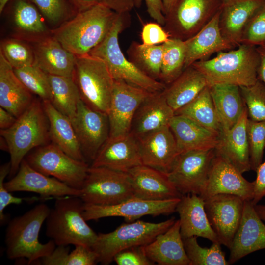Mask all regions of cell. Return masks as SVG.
Wrapping results in <instances>:
<instances>
[{
  "label": "cell",
  "mask_w": 265,
  "mask_h": 265,
  "mask_svg": "<svg viewBox=\"0 0 265 265\" xmlns=\"http://www.w3.org/2000/svg\"><path fill=\"white\" fill-rule=\"evenodd\" d=\"M120 15L97 3L53 30V38L76 56L88 54L108 35Z\"/></svg>",
  "instance_id": "1"
},
{
  "label": "cell",
  "mask_w": 265,
  "mask_h": 265,
  "mask_svg": "<svg viewBox=\"0 0 265 265\" xmlns=\"http://www.w3.org/2000/svg\"><path fill=\"white\" fill-rule=\"evenodd\" d=\"M260 56L256 46L241 44L237 49L221 51L211 59L193 65L205 77L209 87L219 84L249 86L258 80Z\"/></svg>",
  "instance_id": "2"
},
{
  "label": "cell",
  "mask_w": 265,
  "mask_h": 265,
  "mask_svg": "<svg viewBox=\"0 0 265 265\" xmlns=\"http://www.w3.org/2000/svg\"><path fill=\"white\" fill-rule=\"evenodd\" d=\"M50 209L45 203H40L9 221L4 238L9 259L26 258L30 264L53 252L56 246L53 240L42 244L38 239L40 229Z\"/></svg>",
  "instance_id": "3"
},
{
  "label": "cell",
  "mask_w": 265,
  "mask_h": 265,
  "mask_svg": "<svg viewBox=\"0 0 265 265\" xmlns=\"http://www.w3.org/2000/svg\"><path fill=\"white\" fill-rule=\"evenodd\" d=\"M0 132L8 146L9 175L12 177L26 155L34 148L47 144L50 139L49 120L42 102L34 99L10 127L0 129Z\"/></svg>",
  "instance_id": "4"
},
{
  "label": "cell",
  "mask_w": 265,
  "mask_h": 265,
  "mask_svg": "<svg viewBox=\"0 0 265 265\" xmlns=\"http://www.w3.org/2000/svg\"><path fill=\"white\" fill-rule=\"evenodd\" d=\"M84 203L79 196L56 198L46 219V235L56 246L91 247L98 237L83 216Z\"/></svg>",
  "instance_id": "5"
},
{
  "label": "cell",
  "mask_w": 265,
  "mask_h": 265,
  "mask_svg": "<svg viewBox=\"0 0 265 265\" xmlns=\"http://www.w3.org/2000/svg\"><path fill=\"white\" fill-rule=\"evenodd\" d=\"M129 13H120L116 23L105 38L88 53L106 64L114 80H123L152 93L163 91L166 85L147 76L123 54L118 37L128 26Z\"/></svg>",
  "instance_id": "6"
},
{
  "label": "cell",
  "mask_w": 265,
  "mask_h": 265,
  "mask_svg": "<svg viewBox=\"0 0 265 265\" xmlns=\"http://www.w3.org/2000/svg\"><path fill=\"white\" fill-rule=\"evenodd\" d=\"M175 221L174 218H171L159 223L137 220L123 224L111 232L99 233L91 248L98 255V263L107 265L120 251L150 243L159 234L169 229Z\"/></svg>",
  "instance_id": "7"
},
{
  "label": "cell",
  "mask_w": 265,
  "mask_h": 265,
  "mask_svg": "<svg viewBox=\"0 0 265 265\" xmlns=\"http://www.w3.org/2000/svg\"><path fill=\"white\" fill-rule=\"evenodd\" d=\"M73 78L82 100L91 108L107 114L114 80L105 62L88 53L76 56Z\"/></svg>",
  "instance_id": "8"
},
{
  "label": "cell",
  "mask_w": 265,
  "mask_h": 265,
  "mask_svg": "<svg viewBox=\"0 0 265 265\" xmlns=\"http://www.w3.org/2000/svg\"><path fill=\"white\" fill-rule=\"evenodd\" d=\"M24 159L39 172L80 190L89 168L86 161L71 157L53 143L36 148L29 152Z\"/></svg>",
  "instance_id": "9"
},
{
  "label": "cell",
  "mask_w": 265,
  "mask_h": 265,
  "mask_svg": "<svg viewBox=\"0 0 265 265\" xmlns=\"http://www.w3.org/2000/svg\"><path fill=\"white\" fill-rule=\"evenodd\" d=\"M80 196L85 204L111 205L134 197L127 173L90 166Z\"/></svg>",
  "instance_id": "10"
},
{
  "label": "cell",
  "mask_w": 265,
  "mask_h": 265,
  "mask_svg": "<svg viewBox=\"0 0 265 265\" xmlns=\"http://www.w3.org/2000/svg\"><path fill=\"white\" fill-rule=\"evenodd\" d=\"M222 0H179L165 15L170 38L186 41L197 33L219 11Z\"/></svg>",
  "instance_id": "11"
},
{
  "label": "cell",
  "mask_w": 265,
  "mask_h": 265,
  "mask_svg": "<svg viewBox=\"0 0 265 265\" xmlns=\"http://www.w3.org/2000/svg\"><path fill=\"white\" fill-rule=\"evenodd\" d=\"M215 155V149L181 153L166 174L182 195L200 196L205 187Z\"/></svg>",
  "instance_id": "12"
},
{
  "label": "cell",
  "mask_w": 265,
  "mask_h": 265,
  "mask_svg": "<svg viewBox=\"0 0 265 265\" xmlns=\"http://www.w3.org/2000/svg\"><path fill=\"white\" fill-rule=\"evenodd\" d=\"M181 198L164 200H148L132 197L111 205L84 203L83 216L87 221L107 217L118 216L132 222L145 215H169L176 212Z\"/></svg>",
  "instance_id": "13"
},
{
  "label": "cell",
  "mask_w": 265,
  "mask_h": 265,
  "mask_svg": "<svg viewBox=\"0 0 265 265\" xmlns=\"http://www.w3.org/2000/svg\"><path fill=\"white\" fill-rule=\"evenodd\" d=\"M71 121L84 160L92 162L109 136L107 114L91 108L81 99Z\"/></svg>",
  "instance_id": "14"
},
{
  "label": "cell",
  "mask_w": 265,
  "mask_h": 265,
  "mask_svg": "<svg viewBox=\"0 0 265 265\" xmlns=\"http://www.w3.org/2000/svg\"><path fill=\"white\" fill-rule=\"evenodd\" d=\"M152 93L123 80H114L107 113L109 124V137L130 132L132 120L137 108Z\"/></svg>",
  "instance_id": "15"
},
{
  "label": "cell",
  "mask_w": 265,
  "mask_h": 265,
  "mask_svg": "<svg viewBox=\"0 0 265 265\" xmlns=\"http://www.w3.org/2000/svg\"><path fill=\"white\" fill-rule=\"evenodd\" d=\"M204 200L212 228L219 243L229 249L241 220L244 200L227 194L215 195Z\"/></svg>",
  "instance_id": "16"
},
{
  "label": "cell",
  "mask_w": 265,
  "mask_h": 265,
  "mask_svg": "<svg viewBox=\"0 0 265 265\" xmlns=\"http://www.w3.org/2000/svg\"><path fill=\"white\" fill-rule=\"evenodd\" d=\"M254 189L253 182L248 181L226 159L215 153L205 187L200 196L205 200L215 195L227 194L238 196L244 201H251Z\"/></svg>",
  "instance_id": "17"
},
{
  "label": "cell",
  "mask_w": 265,
  "mask_h": 265,
  "mask_svg": "<svg viewBox=\"0 0 265 265\" xmlns=\"http://www.w3.org/2000/svg\"><path fill=\"white\" fill-rule=\"evenodd\" d=\"M10 192L26 191L36 193L44 199L65 196L80 197L81 190L72 188L54 177L45 175L30 166L24 159L16 174L4 183Z\"/></svg>",
  "instance_id": "18"
},
{
  "label": "cell",
  "mask_w": 265,
  "mask_h": 265,
  "mask_svg": "<svg viewBox=\"0 0 265 265\" xmlns=\"http://www.w3.org/2000/svg\"><path fill=\"white\" fill-rule=\"evenodd\" d=\"M142 164L166 174L179 155L169 125L137 137Z\"/></svg>",
  "instance_id": "19"
},
{
  "label": "cell",
  "mask_w": 265,
  "mask_h": 265,
  "mask_svg": "<svg viewBox=\"0 0 265 265\" xmlns=\"http://www.w3.org/2000/svg\"><path fill=\"white\" fill-rule=\"evenodd\" d=\"M142 164L137 138L131 132L109 137L92 162V167H104L127 173Z\"/></svg>",
  "instance_id": "20"
},
{
  "label": "cell",
  "mask_w": 265,
  "mask_h": 265,
  "mask_svg": "<svg viewBox=\"0 0 265 265\" xmlns=\"http://www.w3.org/2000/svg\"><path fill=\"white\" fill-rule=\"evenodd\" d=\"M264 249L265 224L257 213L252 200L244 201L241 220L229 248V264Z\"/></svg>",
  "instance_id": "21"
},
{
  "label": "cell",
  "mask_w": 265,
  "mask_h": 265,
  "mask_svg": "<svg viewBox=\"0 0 265 265\" xmlns=\"http://www.w3.org/2000/svg\"><path fill=\"white\" fill-rule=\"evenodd\" d=\"M265 4V0H223L219 25L224 39L235 48L241 44L248 22Z\"/></svg>",
  "instance_id": "22"
},
{
  "label": "cell",
  "mask_w": 265,
  "mask_h": 265,
  "mask_svg": "<svg viewBox=\"0 0 265 265\" xmlns=\"http://www.w3.org/2000/svg\"><path fill=\"white\" fill-rule=\"evenodd\" d=\"M129 175L133 196L148 200H164L183 195L166 174L141 164L130 169Z\"/></svg>",
  "instance_id": "23"
},
{
  "label": "cell",
  "mask_w": 265,
  "mask_h": 265,
  "mask_svg": "<svg viewBox=\"0 0 265 265\" xmlns=\"http://www.w3.org/2000/svg\"><path fill=\"white\" fill-rule=\"evenodd\" d=\"M246 107L237 123L218 136L215 153L226 159L242 174L251 170Z\"/></svg>",
  "instance_id": "24"
},
{
  "label": "cell",
  "mask_w": 265,
  "mask_h": 265,
  "mask_svg": "<svg viewBox=\"0 0 265 265\" xmlns=\"http://www.w3.org/2000/svg\"><path fill=\"white\" fill-rule=\"evenodd\" d=\"M204 204V199L197 194H188L181 197L176 212L180 217L182 237H201L212 243L219 242L208 220Z\"/></svg>",
  "instance_id": "25"
},
{
  "label": "cell",
  "mask_w": 265,
  "mask_h": 265,
  "mask_svg": "<svg viewBox=\"0 0 265 265\" xmlns=\"http://www.w3.org/2000/svg\"><path fill=\"white\" fill-rule=\"evenodd\" d=\"M147 257L160 265H189L180 232L179 220L143 246Z\"/></svg>",
  "instance_id": "26"
},
{
  "label": "cell",
  "mask_w": 265,
  "mask_h": 265,
  "mask_svg": "<svg viewBox=\"0 0 265 265\" xmlns=\"http://www.w3.org/2000/svg\"><path fill=\"white\" fill-rule=\"evenodd\" d=\"M220 9L197 33L185 41L186 53L184 69L196 61L206 60L215 53L233 49L220 31Z\"/></svg>",
  "instance_id": "27"
},
{
  "label": "cell",
  "mask_w": 265,
  "mask_h": 265,
  "mask_svg": "<svg viewBox=\"0 0 265 265\" xmlns=\"http://www.w3.org/2000/svg\"><path fill=\"white\" fill-rule=\"evenodd\" d=\"M175 115L162 91L153 93L139 106L131 131L136 137L168 126Z\"/></svg>",
  "instance_id": "28"
},
{
  "label": "cell",
  "mask_w": 265,
  "mask_h": 265,
  "mask_svg": "<svg viewBox=\"0 0 265 265\" xmlns=\"http://www.w3.org/2000/svg\"><path fill=\"white\" fill-rule=\"evenodd\" d=\"M169 126L179 154L193 150L214 149L218 135L184 116L175 115Z\"/></svg>",
  "instance_id": "29"
},
{
  "label": "cell",
  "mask_w": 265,
  "mask_h": 265,
  "mask_svg": "<svg viewBox=\"0 0 265 265\" xmlns=\"http://www.w3.org/2000/svg\"><path fill=\"white\" fill-rule=\"evenodd\" d=\"M31 92L15 75L0 52V106L15 117L20 116L33 101Z\"/></svg>",
  "instance_id": "30"
},
{
  "label": "cell",
  "mask_w": 265,
  "mask_h": 265,
  "mask_svg": "<svg viewBox=\"0 0 265 265\" xmlns=\"http://www.w3.org/2000/svg\"><path fill=\"white\" fill-rule=\"evenodd\" d=\"M33 53V65L46 73L73 77L76 56L53 37L39 42L35 46Z\"/></svg>",
  "instance_id": "31"
},
{
  "label": "cell",
  "mask_w": 265,
  "mask_h": 265,
  "mask_svg": "<svg viewBox=\"0 0 265 265\" xmlns=\"http://www.w3.org/2000/svg\"><path fill=\"white\" fill-rule=\"evenodd\" d=\"M209 87L221 132L227 131L237 123L245 108L240 87L229 84H216Z\"/></svg>",
  "instance_id": "32"
},
{
  "label": "cell",
  "mask_w": 265,
  "mask_h": 265,
  "mask_svg": "<svg viewBox=\"0 0 265 265\" xmlns=\"http://www.w3.org/2000/svg\"><path fill=\"white\" fill-rule=\"evenodd\" d=\"M42 103L49 120L50 139L71 157L85 161L71 120L57 110L50 101Z\"/></svg>",
  "instance_id": "33"
},
{
  "label": "cell",
  "mask_w": 265,
  "mask_h": 265,
  "mask_svg": "<svg viewBox=\"0 0 265 265\" xmlns=\"http://www.w3.org/2000/svg\"><path fill=\"white\" fill-rule=\"evenodd\" d=\"M207 86L208 83L204 75L191 65L166 85L162 92L167 102L175 112L192 101Z\"/></svg>",
  "instance_id": "34"
},
{
  "label": "cell",
  "mask_w": 265,
  "mask_h": 265,
  "mask_svg": "<svg viewBox=\"0 0 265 265\" xmlns=\"http://www.w3.org/2000/svg\"><path fill=\"white\" fill-rule=\"evenodd\" d=\"M175 115L186 117L218 136L222 132L209 86L205 87L190 102L176 110Z\"/></svg>",
  "instance_id": "35"
},
{
  "label": "cell",
  "mask_w": 265,
  "mask_h": 265,
  "mask_svg": "<svg viewBox=\"0 0 265 265\" xmlns=\"http://www.w3.org/2000/svg\"><path fill=\"white\" fill-rule=\"evenodd\" d=\"M52 91L51 103L61 113L72 121L81 99L73 77L48 74Z\"/></svg>",
  "instance_id": "36"
},
{
  "label": "cell",
  "mask_w": 265,
  "mask_h": 265,
  "mask_svg": "<svg viewBox=\"0 0 265 265\" xmlns=\"http://www.w3.org/2000/svg\"><path fill=\"white\" fill-rule=\"evenodd\" d=\"M129 60L149 77L159 80L163 45H146L132 42L127 51Z\"/></svg>",
  "instance_id": "37"
},
{
  "label": "cell",
  "mask_w": 265,
  "mask_h": 265,
  "mask_svg": "<svg viewBox=\"0 0 265 265\" xmlns=\"http://www.w3.org/2000/svg\"><path fill=\"white\" fill-rule=\"evenodd\" d=\"M163 45L159 81L167 85L184 70L186 47L185 41L170 38Z\"/></svg>",
  "instance_id": "38"
},
{
  "label": "cell",
  "mask_w": 265,
  "mask_h": 265,
  "mask_svg": "<svg viewBox=\"0 0 265 265\" xmlns=\"http://www.w3.org/2000/svg\"><path fill=\"white\" fill-rule=\"evenodd\" d=\"M72 251L68 246H57L53 252L42 260L44 265H94L98 255L89 247L77 245Z\"/></svg>",
  "instance_id": "39"
},
{
  "label": "cell",
  "mask_w": 265,
  "mask_h": 265,
  "mask_svg": "<svg viewBox=\"0 0 265 265\" xmlns=\"http://www.w3.org/2000/svg\"><path fill=\"white\" fill-rule=\"evenodd\" d=\"M197 237L183 238L185 249L189 260V265H227L219 242H212L210 247H203L197 242Z\"/></svg>",
  "instance_id": "40"
},
{
  "label": "cell",
  "mask_w": 265,
  "mask_h": 265,
  "mask_svg": "<svg viewBox=\"0 0 265 265\" xmlns=\"http://www.w3.org/2000/svg\"><path fill=\"white\" fill-rule=\"evenodd\" d=\"M23 84L32 93L42 100H52V91L48 74L34 65L13 69Z\"/></svg>",
  "instance_id": "41"
},
{
  "label": "cell",
  "mask_w": 265,
  "mask_h": 265,
  "mask_svg": "<svg viewBox=\"0 0 265 265\" xmlns=\"http://www.w3.org/2000/svg\"><path fill=\"white\" fill-rule=\"evenodd\" d=\"M239 87L248 118L255 121H265V85L258 79L251 86Z\"/></svg>",
  "instance_id": "42"
},
{
  "label": "cell",
  "mask_w": 265,
  "mask_h": 265,
  "mask_svg": "<svg viewBox=\"0 0 265 265\" xmlns=\"http://www.w3.org/2000/svg\"><path fill=\"white\" fill-rule=\"evenodd\" d=\"M247 132L251 170L256 172L262 162L265 147V121H255L248 118Z\"/></svg>",
  "instance_id": "43"
},
{
  "label": "cell",
  "mask_w": 265,
  "mask_h": 265,
  "mask_svg": "<svg viewBox=\"0 0 265 265\" xmlns=\"http://www.w3.org/2000/svg\"><path fill=\"white\" fill-rule=\"evenodd\" d=\"M0 52L13 69L33 64V51L18 40L10 39L3 41L1 44Z\"/></svg>",
  "instance_id": "44"
},
{
  "label": "cell",
  "mask_w": 265,
  "mask_h": 265,
  "mask_svg": "<svg viewBox=\"0 0 265 265\" xmlns=\"http://www.w3.org/2000/svg\"><path fill=\"white\" fill-rule=\"evenodd\" d=\"M14 20L18 27L26 31L41 33L46 30V26L36 9L22 0L18 1L16 5Z\"/></svg>",
  "instance_id": "45"
},
{
  "label": "cell",
  "mask_w": 265,
  "mask_h": 265,
  "mask_svg": "<svg viewBox=\"0 0 265 265\" xmlns=\"http://www.w3.org/2000/svg\"><path fill=\"white\" fill-rule=\"evenodd\" d=\"M241 44L256 47L265 44V4L255 13L247 24L243 31Z\"/></svg>",
  "instance_id": "46"
},
{
  "label": "cell",
  "mask_w": 265,
  "mask_h": 265,
  "mask_svg": "<svg viewBox=\"0 0 265 265\" xmlns=\"http://www.w3.org/2000/svg\"><path fill=\"white\" fill-rule=\"evenodd\" d=\"M11 170L10 162L0 166V222L3 225L6 221V216L4 214L5 208L9 205L21 204L25 199L13 196L4 186V180L9 174Z\"/></svg>",
  "instance_id": "47"
},
{
  "label": "cell",
  "mask_w": 265,
  "mask_h": 265,
  "mask_svg": "<svg viewBox=\"0 0 265 265\" xmlns=\"http://www.w3.org/2000/svg\"><path fill=\"white\" fill-rule=\"evenodd\" d=\"M118 265H152L154 263L146 256L143 246L132 247L120 251L114 257Z\"/></svg>",
  "instance_id": "48"
},
{
  "label": "cell",
  "mask_w": 265,
  "mask_h": 265,
  "mask_svg": "<svg viewBox=\"0 0 265 265\" xmlns=\"http://www.w3.org/2000/svg\"><path fill=\"white\" fill-rule=\"evenodd\" d=\"M162 26L157 22L144 24L141 33L142 43L146 45H155L167 41L170 36Z\"/></svg>",
  "instance_id": "49"
},
{
  "label": "cell",
  "mask_w": 265,
  "mask_h": 265,
  "mask_svg": "<svg viewBox=\"0 0 265 265\" xmlns=\"http://www.w3.org/2000/svg\"><path fill=\"white\" fill-rule=\"evenodd\" d=\"M43 15L51 22L55 23L63 16L64 7L61 0H31Z\"/></svg>",
  "instance_id": "50"
},
{
  "label": "cell",
  "mask_w": 265,
  "mask_h": 265,
  "mask_svg": "<svg viewBox=\"0 0 265 265\" xmlns=\"http://www.w3.org/2000/svg\"><path fill=\"white\" fill-rule=\"evenodd\" d=\"M136 7H139L144 1L146 4L147 12L150 16L162 26L165 22L163 13L162 0H134Z\"/></svg>",
  "instance_id": "51"
},
{
  "label": "cell",
  "mask_w": 265,
  "mask_h": 265,
  "mask_svg": "<svg viewBox=\"0 0 265 265\" xmlns=\"http://www.w3.org/2000/svg\"><path fill=\"white\" fill-rule=\"evenodd\" d=\"M256 172V178L253 181L254 197L252 200L254 205L257 204L265 197V160L259 166Z\"/></svg>",
  "instance_id": "52"
},
{
  "label": "cell",
  "mask_w": 265,
  "mask_h": 265,
  "mask_svg": "<svg viewBox=\"0 0 265 265\" xmlns=\"http://www.w3.org/2000/svg\"><path fill=\"white\" fill-rule=\"evenodd\" d=\"M100 2L118 13H129L135 7L134 0H99Z\"/></svg>",
  "instance_id": "53"
},
{
  "label": "cell",
  "mask_w": 265,
  "mask_h": 265,
  "mask_svg": "<svg viewBox=\"0 0 265 265\" xmlns=\"http://www.w3.org/2000/svg\"><path fill=\"white\" fill-rule=\"evenodd\" d=\"M256 47L260 56L258 79L265 85V44Z\"/></svg>",
  "instance_id": "54"
},
{
  "label": "cell",
  "mask_w": 265,
  "mask_h": 265,
  "mask_svg": "<svg viewBox=\"0 0 265 265\" xmlns=\"http://www.w3.org/2000/svg\"><path fill=\"white\" fill-rule=\"evenodd\" d=\"M17 118L11 113L0 107V128L6 129L10 127L16 121Z\"/></svg>",
  "instance_id": "55"
},
{
  "label": "cell",
  "mask_w": 265,
  "mask_h": 265,
  "mask_svg": "<svg viewBox=\"0 0 265 265\" xmlns=\"http://www.w3.org/2000/svg\"><path fill=\"white\" fill-rule=\"evenodd\" d=\"M81 11L88 9L93 5L100 3L99 0H75Z\"/></svg>",
  "instance_id": "56"
},
{
  "label": "cell",
  "mask_w": 265,
  "mask_h": 265,
  "mask_svg": "<svg viewBox=\"0 0 265 265\" xmlns=\"http://www.w3.org/2000/svg\"><path fill=\"white\" fill-rule=\"evenodd\" d=\"M179 0H162L163 13L166 15Z\"/></svg>",
  "instance_id": "57"
},
{
  "label": "cell",
  "mask_w": 265,
  "mask_h": 265,
  "mask_svg": "<svg viewBox=\"0 0 265 265\" xmlns=\"http://www.w3.org/2000/svg\"><path fill=\"white\" fill-rule=\"evenodd\" d=\"M255 210L260 218L265 223V205H254Z\"/></svg>",
  "instance_id": "58"
},
{
  "label": "cell",
  "mask_w": 265,
  "mask_h": 265,
  "mask_svg": "<svg viewBox=\"0 0 265 265\" xmlns=\"http://www.w3.org/2000/svg\"><path fill=\"white\" fill-rule=\"evenodd\" d=\"M9 0H0V13H1Z\"/></svg>",
  "instance_id": "59"
},
{
  "label": "cell",
  "mask_w": 265,
  "mask_h": 265,
  "mask_svg": "<svg viewBox=\"0 0 265 265\" xmlns=\"http://www.w3.org/2000/svg\"></svg>",
  "instance_id": "60"
}]
</instances>
